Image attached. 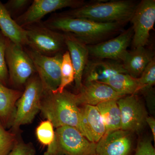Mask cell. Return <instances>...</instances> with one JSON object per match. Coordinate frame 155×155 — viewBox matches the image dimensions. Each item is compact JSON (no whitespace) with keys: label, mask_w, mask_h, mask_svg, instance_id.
I'll return each instance as SVG.
<instances>
[{"label":"cell","mask_w":155,"mask_h":155,"mask_svg":"<svg viewBox=\"0 0 155 155\" xmlns=\"http://www.w3.org/2000/svg\"><path fill=\"white\" fill-rule=\"evenodd\" d=\"M43 24L48 28L73 35L87 45L99 43L122 32L123 23H100L82 18L55 14Z\"/></svg>","instance_id":"obj_1"},{"label":"cell","mask_w":155,"mask_h":155,"mask_svg":"<svg viewBox=\"0 0 155 155\" xmlns=\"http://www.w3.org/2000/svg\"><path fill=\"white\" fill-rule=\"evenodd\" d=\"M40 113L43 118L51 122L55 128L70 126L81 134V111L76 94L66 89L61 93L44 91Z\"/></svg>","instance_id":"obj_2"},{"label":"cell","mask_w":155,"mask_h":155,"mask_svg":"<svg viewBox=\"0 0 155 155\" xmlns=\"http://www.w3.org/2000/svg\"><path fill=\"white\" fill-rule=\"evenodd\" d=\"M139 3V2H138ZM132 0L92 2L62 14L100 23H126L130 21L138 4Z\"/></svg>","instance_id":"obj_3"},{"label":"cell","mask_w":155,"mask_h":155,"mask_svg":"<svg viewBox=\"0 0 155 155\" xmlns=\"http://www.w3.org/2000/svg\"><path fill=\"white\" fill-rule=\"evenodd\" d=\"M96 146L75 127L62 126L56 128L54 139L43 155H96Z\"/></svg>","instance_id":"obj_4"},{"label":"cell","mask_w":155,"mask_h":155,"mask_svg":"<svg viewBox=\"0 0 155 155\" xmlns=\"http://www.w3.org/2000/svg\"><path fill=\"white\" fill-rule=\"evenodd\" d=\"M43 92L41 81L35 73L26 82L22 95L17 101L15 118L10 129L17 132L21 130L20 126L33 122L40 111Z\"/></svg>","instance_id":"obj_5"},{"label":"cell","mask_w":155,"mask_h":155,"mask_svg":"<svg viewBox=\"0 0 155 155\" xmlns=\"http://www.w3.org/2000/svg\"><path fill=\"white\" fill-rule=\"evenodd\" d=\"M5 59L9 73V85L23 91L25 84L36 73L30 56L24 47L7 38Z\"/></svg>","instance_id":"obj_6"},{"label":"cell","mask_w":155,"mask_h":155,"mask_svg":"<svg viewBox=\"0 0 155 155\" xmlns=\"http://www.w3.org/2000/svg\"><path fill=\"white\" fill-rule=\"evenodd\" d=\"M23 28L26 32L27 46L39 54L54 56L62 53L66 47L64 33L51 29L40 22Z\"/></svg>","instance_id":"obj_7"},{"label":"cell","mask_w":155,"mask_h":155,"mask_svg":"<svg viewBox=\"0 0 155 155\" xmlns=\"http://www.w3.org/2000/svg\"><path fill=\"white\" fill-rule=\"evenodd\" d=\"M30 56L44 91L55 92L61 83L62 53L53 56L41 54L29 48H25Z\"/></svg>","instance_id":"obj_8"},{"label":"cell","mask_w":155,"mask_h":155,"mask_svg":"<svg viewBox=\"0 0 155 155\" xmlns=\"http://www.w3.org/2000/svg\"><path fill=\"white\" fill-rule=\"evenodd\" d=\"M133 31V48L145 47L155 22V0H142L138 3L130 20Z\"/></svg>","instance_id":"obj_9"},{"label":"cell","mask_w":155,"mask_h":155,"mask_svg":"<svg viewBox=\"0 0 155 155\" xmlns=\"http://www.w3.org/2000/svg\"><path fill=\"white\" fill-rule=\"evenodd\" d=\"M121 117V129L134 133L141 131L147 125V110L137 94L128 95L117 101Z\"/></svg>","instance_id":"obj_10"},{"label":"cell","mask_w":155,"mask_h":155,"mask_svg":"<svg viewBox=\"0 0 155 155\" xmlns=\"http://www.w3.org/2000/svg\"><path fill=\"white\" fill-rule=\"evenodd\" d=\"M85 2L82 0H34L24 13L15 19L21 27L39 23L46 15L55 11L70 8H79Z\"/></svg>","instance_id":"obj_11"},{"label":"cell","mask_w":155,"mask_h":155,"mask_svg":"<svg viewBox=\"0 0 155 155\" xmlns=\"http://www.w3.org/2000/svg\"><path fill=\"white\" fill-rule=\"evenodd\" d=\"M132 27L123 31L116 37L97 44L87 45L89 56L97 59H107L121 62L132 41Z\"/></svg>","instance_id":"obj_12"},{"label":"cell","mask_w":155,"mask_h":155,"mask_svg":"<svg viewBox=\"0 0 155 155\" xmlns=\"http://www.w3.org/2000/svg\"><path fill=\"white\" fill-rule=\"evenodd\" d=\"M133 133L122 129L107 132L97 143L96 155H131Z\"/></svg>","instance_id":"obj_13"},{"label":"cell","mask_w":155,"mask_h":155,"mask_svg":"<svg viewBox=\"0 0 155 155\" xmlns=\"http://www.w3.org/2000/svg\"><path fill=\"white\" fill-rule=\"evenodd\" d=\"M124 96L125 95L117 92L109 85L97 81L83 83L80 90L76 94L79 106H96L107 101H118Z\"/></svg>","instance_id":"obj_14"},{"label":"cell","mask_w":155,"mask_h":155,"mask_svg":"<svg viewBox=\"0 0 155 155\" xmlns=\"http://www.w3.org/2000/svg\"><path fill=\"white\" fill-rule=\"evenodd\" d=\"M119 73H127L122 62L94 58L87 61L83 72L82 80L84 78V81L82 82H102Z\"/></svg>","instance_id":"obj_15"},{"label":"cell","mask_w":155,"mask_h":155,"mask_svg":"<svg viewBox=\"0 0 155 155\" xmlns=\"http://www.w3.org/2000/svg\"><path fill=\"white\" fill-rule=\"evenodd\" d=\"M65 34V44L70 54L74 72L75 88L77 92L83 85V74L87 61L89 51L87 45L70 33Z\"/></svg>","instance_id":"obj_16"},{"label":"cell","mask_w":155,"mask_h":155,"mask_svg":"<svg viewBox=\"0 0 155 155\" xmlns=\"http://www.w3.org/2000/svg\"><path fill=\"white\" fill-rule=\"evenodd\" d=\"M81 111V134L90 141L97 143L106 133L102 118L96 106L84 105Z\"/></svg>","instance_id":"obj_17"},{"label":"cell","mask_w":155,"mask_h":155,"mask_svg":"<svg viewBox=\"0 0 155 155\" xmlns=\"http://www.w3.org/2000/svg\"><path fill=\"white\" fill-rule=\"evenodd\" d=\"M154 58L153 51L141 47L127 51L121 62L127 74L134 78H139L147 65Z\"/></svg>","instance_id":"obj_18"},{"label":"cell","mask_w":155,"mask_h":155,"mask_svg":"<svg viewBox=\"0 0 155 155\" xmlns=\"http://www.w3.org/2000/svg\"><path fill=\"white\" fill-rule=\"evenodd\" d=\"M22 92L0 84V122L6 129H10L13 125L16 104Z\"/></svg>","instance_id":"obj_19"},{"label":"cell","mask_w":155,"mask_h":155,"mask_svg":"<svg viewBox=\"0 0 155 155\" xmlns=\"http://www.w3.org/2000/svg\"><path fill=\"white\" fill-rule=\"evenodd\" d=\"M0 30L3 35L12 42L23 47L28 45L25 28L17 24L1 1Z\"/></svg>","instance_id":"obj_20"},{"label":"cell","mask_w":155,"mask_h":155,"mask_svg":"<svg viewBox=\"0 0 155 155\" xmlns=\"http://www.w3.org/2000/svg\"><path fill=\"white\" fill-rule=\"evenodd\" d=\"M96 107L105 126L106 133L121 129V113L117 101L104 102Z\"/></svg>","instance_id":"obj_21"},{"label":"cell","mask_w":155,"mask_h":155,"mask_svg":"<svg viewBox=\"0 0 155 155\" xmlns=\"http://www.w3.org/2000/svg\"><path fill=\"white\" fill-rule=\"evenodd\" d=\"M109 85L114 91L124 95L137 94L139 92L138 78L127 73H119L101 82Z\"/></svg>","instance_id":"obj_22"},{"label":"cell","mask_w":155,"mask_h":155,"mask_svg":"<svg viewBox=\"0 0 155 155\" xmlns=\"http://www.w3.org/2000/svg\"><path fill=\"white\" fill-rule=\"evenodd\" d=\"M75 72L68 51L63 54L61 66V83L56 92L61 93L65 87L74 81Z\"/></svg>","instance_id":"obj_23"},{"label":"cell","mask_w":155,"mask_h":155,"mask_svg":"<svg viewBox=\"0 0 155 155\" xmlns=\"http://www.w3.org/2000/svg\"><path fill=\"white\" fill-rule=\"evenodd\" d=\"M22 130L15 132L7 130L0 122V155H8L11 152Z\"/></svg>","instance_id":"obj_24"},{"label":"cell","mask_w":155,"mask_h":155,"mask_svg":"<svg viewBox=\"0 0 155 155\" xmlns=\"http://www.w3.org/2000/svg\"><path fill=\"white\" fill-rule=\"evenodd\" d=\"M35 135L40 144L48 146L54 139L55 130L52 123L48 120L41 121L35 129Z\"/></svg>","instance_id":"obj_25"},{"label":"cell","mask_w":155,"mask_h":155,"mask_svg":"<svg viewBox=\"0 0 155 155\" xmlns=\"http://www.w3.org/2000/svg\"><path fill=\"white\" fill-rule=\"evenodd\" d=\"M139 92L152 88L155 84V58L147 65L138 78Z\"/></svg>","instance_id":"obj_26"},{"label":"cell","mask_w":155,"mask_h":155,"mask_svg":"<svg viewBox=\"0 0 155 155\" xmlns=\"http://www.w3.org/2000/svg\"><path fill=\"white\" fill-rule=\"evenodd\" d=\"M7 38L3 35L0 36V84L9 86V73L5 59V49Z\"/></svg>","instance_id":"obj_27"},{"label":"cell","mask_w":155,"mask_h":155,"mask_svg":"<svg viewBox=\"0 0 155 155\" xmlns=\"http://www.w3.org/2000/svg\"><path fill=\"white\" fill-rule=\"evenodd\" d=\"M36 153V149L33 143H25L21 133L18 136L14 147L8 155H35Z\"/></svg>","instance_id":"obj_28"},{"label":"cell","mask_w":155,"mask_h":155,"mask_svg":"<svg viewBox=\"0 0 155 155\" xmlns=\"http://www.w3.org/2000/svg\"><path fill=\"white\" fill-rule=\"evenodd\" d=\"M32 2L29 0H9L4 5L13 18L14 15L19 14V16L24 13Z\"/></svg>","instance_id":"obj_29"},{"label":"cell","mask_w":155,"mask_h":155,"mask_svg":"<svg viewBox=\"0 0 155 155\" xmlns=\"http://www.w3.org/2000/svg\"><path fill=\"white\" fill-rule=\"evenodd\" d=\"M134 155H155L151 140L144 138L139 141Z\"/></svg>","instance_id":"obj_30"},{"label":"cell","mask_w":155,"mask_h":155,"mask_svg":"<svg viewBox=\"0 0 155 155\" xmlns=\"http://www.w3.org/2000/svg\"><path fill=\"white\" fill-rule=\"evenodd\" d=\"M146 123L149 125L152 133L154 141H155V119L153 117L148 116L146 119Z\"/></svg>","instance_id":"obj_31"},{"label":"cell","mask_w":155,"mask_h":155,"mask_svg":"<svg viewBox=\"0 0 155 155\" xmlns=\"http://www.w3.org/2000/svg\"><path fill=\"white\" fill-rule=\"evenodd\" d=\"M2 34V32H1V30H0V36H1V35Z\"/></svg>","instance_id":"obj_32"}]
</instances>
